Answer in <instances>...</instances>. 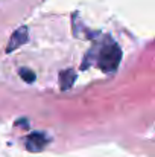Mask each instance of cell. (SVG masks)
<instances>
[{
  "label": "cell",
  "mask_w": 155,
  "mask_h": 157,
  "mask_svg": "<svg viewBox=\"0 0 155 157\" xmlns=\"http://www.w3.org/2000/svg\"><path fill=\"white\" fill-rule=\"evenodd\" d=\"M20 76H21V79L24 82H29V84L35 81V73L32 70H29V69H21L20 70Z\"/></svg>",
  "instance_id": "3957f363"
},
{
  "label": "cell",
  "mask_w": 155,
  "mask_h": 157,
  "mask_svg": "<svg viewBox=\"0 0 155 157\" xmlns=\"http://www.w3.org/2000/svg\"><path fill=\"white\" fill-rule=\"evenodd\" d=\"M119 61H120V51L114 43L103 46L102 52L99 55V64H101L102 70H105V72L116 70L119 66Z\"/></svg>",
  "instance_id": "6da1fadb"
},
{
  "label": "cell",
  "mask_w": 155,
  "mask_h": 157,
  "mask_svg": "<svg viewBox=\"0 0 155 157\" xmlns=\"http://www.w3.org/2000/svg\"><path fill=\"white\" fill-rule=\"evenodd\" d=\"M28 40V29L26 28H20L17 29L12 35H11V40L8 43V48H6V52H12L15 49H18L20 46H23Z\"/></svg>",
  "instance_id": "7a4b0ae2"
}]
</instances>
